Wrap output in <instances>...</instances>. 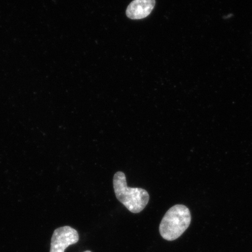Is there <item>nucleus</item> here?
<instances>
[{"mask_svg":"<svg viewBox=\"0 0 252 252\" xmlns=\"http://www.w3.org/2000/svg\"><path fill=\"white\" fill-rule=\"evenodd\" d=\"M113 182L116 198L130 212L139 213L146 208L150 200L147 190L128 187L126 175L122 172L115 173Z\"/></svg>","mask_w":252,"mask_h":252,"instance_id":"f257e3e1","label":"nucleus"},{"mask_svg":"<svg viewBox=\"0 0 252 252\" xmlns=\"http://www.w3.org/2000/svg\"><path fill=\"white\" fill-rule=\"evenodd\" d=\"M91 252L89 251H86V252Z\"/></svg>","mask_w":252,"mask_h":252,"instance_id":"39448f33","label":"nucleus"},{"mask_svg":"<svg viewBox=\"0 0 252 252\" xmlns=\"http://www.w3.org/2000/svg\"><path fill=\"white\" fill-rule=\"evenodd\" d=\"M78 241L76 230L69 226H62L53 232L50 252H64L69 246L77 244Z\"/></svg>","mask_w":252,"mask_h":252,"instance_id":"7ed1b4c3","label":"nucleus"},{"mask_svg":"<svg viewBox=\"0 0 252 252\" xmlns=\"http://www.w3.org/2000/svg\"><path fill=\"white\" fill-rule=\"evenodd\" d=\"M156 0H134L126 9V15L131 20H141L152 12Z\"/></svg>","mask_w":252,"mask_h":252,"instance_id":"20e7f679","label":"nucleus"},{"mask_svg":"<svg viewBox=\"0 0 252 252\" xmlns=\"http://www.w3.org/2000/svg\"><path fill=\"white\" fill-rule=\"evenodd\" d=\"M191 220L190 210L187 206L175 205L163 217L159 225L160 234L165 240H176L189 228Z\"/></svg>","mask_w":252,"mask_h":252,"instance_id":"f03ea898","label":"nucleus"}]
</instances>
